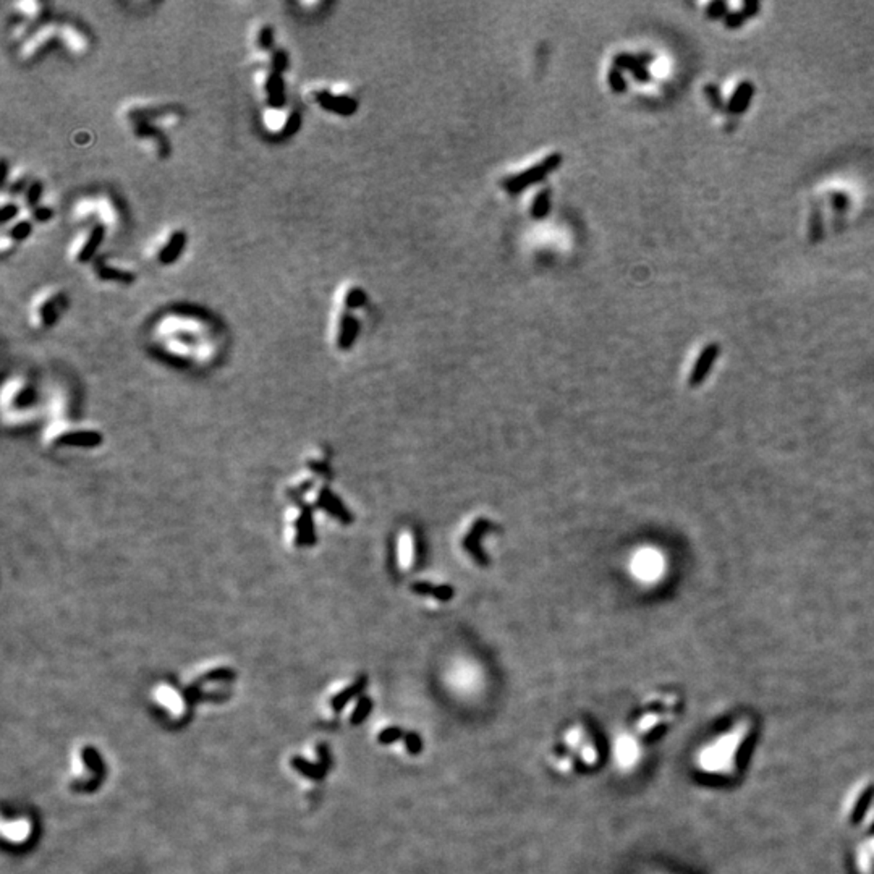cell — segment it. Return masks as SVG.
I'll return each instance as SVG.
<instances>
[{
    "instance_id": "cell-1",
    "label": "cell",
    "mask_w": 874,
    "mask_h": 874,
    "mask_svg": "<svg viewBox=\"0 0 874 874\" xmlns=\"http://www.w3.org/2000/svg\"><path fill=\"white\" fill-rule=\"evenodd\" d=\"M760 734L755 713L730 711L719 715L692 751L693 776L713 788L737 786L748 769Z\"/></svg>"
},
{
    "instance_id": "cell-2",
    "label": "cell",
    "mask_w": 874,
    "mask_h": 874,
    "mask_svg": "<svg viewBox=\"0 0 874 874\" xmlns=\"http://www.w3.org/2000/svg\"><path fill=\"white\" fill-rule=\"evenodd\" d=\"M839 823L845 835L874 826V776L855 779L842 793Z\"/></svg>"
},
{
    "instance_id": "cell-3",
    "label": "cell",
    "mask_w": 874,
    "mask_h": 874,
    "mask_svg": "<svg viewBox=\"0 0 874 874\" xmlns=\"http://www.w3.org/2000/svg\"><path fill=\"white\" fill-rule=\"evenodd\" d=\"M850 874H874V826L847 835Z\"/></svg>"
},
{
    "instance_id": "cell-4",
    "label": "cell",
    "mask_w": 874,
    "mask_h": 874,
    "mask_svg": "<svg viewBox=\"0 0 874 874\" xmlns=\"http://www.w3.org/2000/svg\"><path fill=\"white\" fill-rule=\"evenodd\" d=\"M562 161H563V157L560 152H552L551 156H547L544 161L539 162V164L526 168L525 172H520L517 173V175L504 178L502 187L504 189H507L510 194H518L528 187L542 182L547 175H551L552 172H556L557 168L560 167Z\"/></svg>"
},
{
    "instance_id": "cell-5",
    "label": "cell",
    "mask_w": 874,
    "mask_h": 874,
    "mask_svg": "<svg viewBox=\"0 0 874 874\" xmlns=\"http://www.w3.org/2000/svg\"><path fill=\"white\" fill-rule=\"evenodd\" d=\"M494 530H499V526L494 525L491 520H488L484 517L476 518L475 523L471 525L470 531H468V535L463 536V539H462L463 551L468 552V556H470L471 559L481 567L489 565V557L486 552L483 551V546H481L483 538Z\"/></svg>"
},
{
    "instance_id": "cell-6",
    "label": "cell",
    "mask_w": 874,
    "mask_h": 874,
    "mask_svg": "<svg viewBox=\"0 0 874 874\" xmlns=\"http://www.w3.org/2000/svg\"><path fill=\"white\" fill-rule=\"evenodd\" d=\"M316 504L323 510H325L329 515H332L335 520H339L342 525H350L354 521V515H351L350 510L345 509L344 502L337 496H334L329 488H321L318 494V502Z\"/></svg>"
},
{
    "instance_id": "cell-7",
    "label": "cell",
    "mask_w": 874,
    "mask_h": 874,
    "mask_svg": "<svg viewBox=\"0 0 874 874\" xmlns=\"http://www.w3.org/2000/svg\"><path fill=\"white\" fill-rule=\"evenodd\" d=\"M410 591L418 596L433 598L439 603H450L455 596V588L450 584H433L429 581H415L410 584Z\"/></svg>"
},
{
    "instance_id": "cell-8",
    "label": "cell",
    "mask_w": 874,
    "mask_h": 874,
    "mask_svg": "<svg viewBox=\"0 0 874 874\" xmlns=\"http://www.w3.org/2000/svg\"><path fill=\"white\" fill-rule=\"evenodd\" d=\"M316 98H318L321 107L339 115H351L358 109V102L349 96H334L328 91H321Z\"/></svg>"
},
{
    "instance_id": "cell-9",
    "label": "cell",
    "mask_w": 874,
    "mask_h": 874,
    "mask_svg": "<svg viewBox=\"0 0 874 874\" xmlns=\"http://www.w3.org/2000/svg\"><path fill=\"white\" fill-rule=\"evenodd\" d=\"M358 332H360V323L351 313L342 314L339 324V337H337V345L342 350L350 349L355 344Z\"/></svg>"
},
{
    "instance_id": "cell-10",
    "label": "cell",
    "mask_w": 874,
    "mask_h": 874,
    "mask_svg": "<svg viewBox=\"0 0 874 874\" xmlns=\"http://www.w3.org/2000/svg\"><path fill=\"white\" fill-rule=\"evenodd\" d=\"M615 756H617L619 762L624 767L635 766L641 756L638 741L631 739V737H622V739H619L617 746H615Z\"/></svg>"
},
{
    "instance_id": "cell-11",
    "label": "cell",
    "mask_w": 874,
    "mask_h": 874,
    "mask_svg": "<svg viewBox=\"0 0 874 874\" xmlns=\"http://www.w3.org/2000/svg\"><path fill=\"white\" fill-rule=\"evenodd\" d=\"M187 243V235L185 231H175L170 236V240L167 241V245L164 248L161 250L159 253V261L162 264H172V262L177 261V257L182 255L183 248H185Z\"/></svg>"
},
{
    "instance_id": "cell-12",
    "label": "cell",
    "mask_w": 874,
    "mask_h": 874,
    "mask_svg": "<svg viewBox=\"0 0 874 874\" xmlns=\"http://www.w3.org/2000/svg\"><path fill=\"white\" fill-rule=\"evenodd\" d=\"M104 231L105 230H104V227H101V225H96V227L91 230V234H89V238L86 240V243L83 245L81 251L78 253V261L86 262V261L91 260V257L94 256V253L98 251V246L101 245V241L104 238Z\"/></svg>"
},
{
    "instance_id": "cell-13",
    "label": "cell",
    "mask_w": 874,
    "mask_h": 874,
    "mask_svg": "<svg viewBox=\"0 0 874 874\" xmlns=\"http://www.w3.org/2000/svg\"><path fill=\"white\" fill-rule=\"evenodd\" d=\"M652 60L651 55H631V54H619L614 57V67L619 70H628L630 73L635 72L636 68L647 65V62Z\"/></svg>"
},
{
    "instance_id": "cell-14",
    "label": "cell",
    "mask_w": 874,
    "mask_h": 874,
    "mask_svg": "<svg viewBox=\"0 0 874 874\" xmlns=\"http://www.w3.org/2000/svg\"><path fill=\"white\" fill-rule=\"evenodd\" d=\"M551 210V189L549 188H542L541 191L536 194L533 199V204H531V215L536 220L544 219Z\"/></svg>"
},
{
    "instance_id": "cell-15",
    "label": "cell",
    "mask_w": 874,
    "mask_h": 874,
    "mask_svg": "<svg viewBox=\"0 0 874 874\" xmlns=\"http://www.w3.org/2000/svg\"><path fill=\"white\" fill-rule=\"evenodd\" d=\"M266 89H267V94H269V104L274 105V107H281L285 96H283V81L278 73L274 72L269 76V80H267V84H266Z\"/></svg>"
},
{
    "instance_id": "cell-16",
    "label": "cell",
    "mask_w": 874,
    "mask_h": 874,
    "mask_svg": "<svg viewBox=\"0 0 874 874\" xmlns=\"http://www.w3.org/2000/svg\"><path fill=\"white\" fill-rule=\"evenodd\" d=\"M607 83H609V86L612 88L614 93L622 94L626 91V80L624 78L622 70H619V68L614 67L612 70H609Z\"/></svg>"
},
{
    "instance_id": "cell-17",
    "label": "cell",
    "mask_w": 874,
    "mask_h": 874,
    "mask_svg": "<svg viewBox=\"0 0 874 874\" xmlns=\"http://www.w3.org/2000/svg\"><path fill=\"white\" fill-rule=\"evenodd\" d=\"M365 303H366V293H365V290H361V288L355 287V288H351V290H349V293L345 295V307L349 308V309L361 308Z\"/></svg>"
},
{
    "instance_id": "cell-18",
    "label": "cell",
    "mask_w": 874,
    "mask_h": 874,
    "mask_svg": "<svg viewBox=\"0 0 874 874\" xmlns=\"http://www.w3.org/2000/svg\"><path fill=\"white\" fill-rule=\"evenodd\" d=\"M751 96V88L748 84H741V88L737 91L734 101H732V109L734 110H744L746 102Z\"/></svg>"
},
{
    "instance_id": "cell-19",
    "label": "cell",
    "mask_w": 874,
    "mask_h": 874,
    "mask_svg": "<svg viewBox=\"0 0 874 874\" xmlns=\"http://www.w3.org/2000/svg\"><path fill=\"white\" fill-rule=\"evenodd\" d=\"M424 554H426V546H424L423 536H421V533H418V531L417 533L413 531V556H415V560H417V567L421 565V560L424 559Z\"/></svg>"
},
{
    "instance_id": "cell-20",
    "label": "cell",
    "mask_w": 874,
    "mask_h": 874,
    "mask_svg": "<svg viewBox=\"0 0 874 874\" xmlns=\"http://www.w3.org/2000/svg\"><path fill=\"white\" fill-rule=\"evenodd\" d=\"M257 42H260V46L262 47V49H271L274 44V29L271 28V26H264V28L260 31V39H257Z\"/></svg>"
},
{
    "instance_id": "cell-21",
    "label": "cell",
    "mask_w": 874,
    "mask_h": 874,
    "mask_svg": "<svg viewBox=\"0 0 874 874\" xmlns=\"http://www.w3.org/2000/svg\"><path fill=\"white\" fill-rule=\"evenodd\" d=\"M31 234V225L28 222H18L15 227L10 230V235L15 240H25L26 236H29Z\"/></svg>"
},
{
    "instance_id": "cell-22",
    "label": "cell",
    "mask_w": 874,
    "mask_h": 874,
    "mask_svg": "<svg viewBox=\"0 0 874 874\" xmlns=\"http://www.w3.org/2000/svg\"><path fill=\"white\" fill-rule=\"evenodd\" d=\"M272 63H274V70H276V73H278V75H281V72H283L287 68V54H285V52H282V51L276 52V54H274Z\"/></svg>"
},
{
    "instance_id": "cell-23",
    "label": "cell",
    "mask_w": 874,
    "mask_h": 874,
    "mask_svg": "<svg viewBox=\"0 0 874 874\" xmlns=\"http://www.w3.org/2000/svg\"><path fill=\"white\" fill-rule=\"evenodd\" d=\"M41 191H42L41 183H34V185L29 188V191H28V203L31 204V206H34V204L39 201V198H41Z\"/></svg>"
},
{
    "instance_id": "cell-24",
    "label": "cell",
    "mask_w": 874,
    "mask_h": 874,
    "mask_svg": "<svg viewBox=\"0 0 874 874\" xmlns=\"http://www.w3.org/2000/svg\"><path fill=\"white\" fill-rule=\"evenodd\" d=\"M17 213H18V208L15 206V204H5V206L2 208V214H0L2 222H8L10 219L17 215Z\"/></svg>"
},
{
    "instance_id": "cell-25",
    "label": "cell",
    "mask_w": 874,
    "mask_h": 874,
    "mask_svg": "<svg viewBox=\"0 0 874 874\" xmlns=\"http://www.w3.org/2000/svg\"><path fill=\"white\" fill-rule=\"evenodd\" d=\"M631 75H633L635 80H636V81H640V83H646V81H650V70H647V67H646V65L640 67V68H636L635 72H631Z\"/></svg>"
},
{
    "instance_id": "cell-26",
    "label": "cell",
    "mask_w": 874,
    "mask_h": 874,
    "mask_svg": "<svg viewBox=\"0 0 874 874\" xmlns=\"http://www.w3.org/2000/svg\"><path fill=\"white\" fill-rule=\"evenodd\" d=\"M298 128H300V115L298 114H292L290 119H288V123L285 126L287 135L295 133V131H297Z\"/></svg>"
},
{
    "instance_id": "cell-27",
    "label": "cell",
    "mask_w": 874,
    "mask_h": 874,
    "mask_svg": "<svg viewBox=\"0 0 874 874\" xmlns=\"http://www.w3.org/2000/svg\"><path fill=\"white\" fill-rule=\"evenodd\" d=\"M51 215H52V210L47 209V208H36V210H34V217L38 219V220H41V222H46V220H49Z\"/></svg>"
}]
</instances>
